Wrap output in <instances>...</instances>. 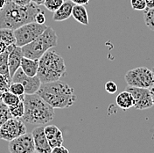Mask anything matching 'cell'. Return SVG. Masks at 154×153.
Listing matches in <instances>:
<instances>
[{
  "label": "cell",
  "instance_id": "32",
  "mask_svg": "<svg viewBox=\"0 0 154 153\" xmlns=\"http://www.w3.org/2000/svg\"><path fill=\"white\" fill-rule=\"evenodd\" d=\"M51 153H69V151L63 145H60V146H58L55 148H53Z\"/></svg>",
  "mask_w": 154,
  "mask_h": 153
},
{
  "label": "cell",
  "instance_id": "36",
  "mask_svg": "<svg viewBox=\"0 0 154 153\" xmlns=\"http://www.w3.org/2000/svg\"><path fill=\"white\" fill-rule=\"evenodd\" d=\"M6 49H7V46L5 43H3V42L0 41V54H2L3 52H5Z\"/></svg>",
  "mask_w": 154,
  "mask_h": 153
},
{
  "label": "cell",
  "instance_id": "21",
  "mask_svg": "<svg viewBox=\"0 0 154 153\" xmlns=\"http://www.w3.org/2000/svg\"><path fill=\"white\" fill-rule=\"evenodd\" d=\"M9 109L13 118L22 119V117L25 115V104H24V101L21 100L17 105L9 106Z\"/></svg>",
  "mask_w": 154,
  "mask_h": 153
},
{
  "label": "cell",
  "instance_id": "8",
  "mask_svg": "<svg viewBox=\"0 0 154 153\" xmlns=\"http://www.w3.org/2000/svg\"><path fill=\"white\" fill-rule=\"evenodd\" d=\"M26 133L27 132L25 122L21 119L12 117L0 128V139L11 142Z\"/></svg>",
  "mask_w": 154,
  "mask_h": 153
},
{
  "label": "cell",
  "instance_id": "10",
  "mask_svg": "<svg viewBox=\"0 0 154 153\" xmlns=\"http://www.w3.org/2000/svg\"><path fill=\"white\" fill-rule=\"evenodd\" d=\"M126 90L129 91L134 97L135 101H136V105L134 107L136 109L145 110V109L151 108L153 106L150 89L128 86Z\"/></svg>",
  "mask_w": 154,
  "mask_h": 153
},
{
  "label": "cell",
  "instance_id": "25",
  "mask_svg": "<svg viewBox=\"0 0 154 153\" xmlns=\"http://www.w3.org/2000/svg\"><path fill=\"white\" fill-rule=\"evenodd\" d=\"M10 92L16 94V95L21 96L25 95L26 94V90H25V87L24 86L21 84V83H19V82H12L11 84V86H10Z\"/></svg>",
  "mask_w": 154,
  "mask_h": 153
},
{
  "label": "cell",
  "instance_id": "24",
  "mask_svg": "<svg viewBox=\"0 0 154 153\" xmlns=\"http://www.w3.org/2000/svg\"><path fill=\"white\" fill-rule=\"evenodd\" d=\"M64 3V0H46L44 3V6L50 11H56Z\"/></svg>",
  "mask_w": 154,
  "mask_h": 153
},
{
  "label": "cell",
  "instance_id": "6",
  "mask_svg": "<svg viewBox=\"0 0 154 153\" xmlns=\"http://www.w3.org/2000/svg\"><path fill=\"white\" fill-rule=\"evenodd\" d=\"M127 85L139 88L151 89L154 86V73L147 67H137L130 70L125 74Z\"/></svg>",
  "mask_w": 154,
  "mask_h": 153
},
{
  "label": "cell",
  "instance_id": "39",
  "mask_svg": "<svg viewBox=\"0 0 154 153\" xmlns=\"http://www.w3.org/2000/svg\"><path fill=\"white\" fill-rule=\"evenodd\" d=\"M151 94H152V102H153V106H154V86L152 87L151 89Z\"/></svg>",
  "mask_w": 154,
  "mask_h": 153
},
{
  "label": "cell",
  "instance_id": "42",
  "mask_svg": "<svg viewBox=\"0 0 154 153\" xmlns=\"http://www.w3.org/2000/svg\"><path fill=\"white\" fill-rule=\"evenodd\" d=\"M34 153H38V152H37V151H35V152H34Z\"/></svg>",
  "mask_w": 154,
  "mask_h": 153
},
{
  "label": "cell",
  "instance_id": "2",
  "mask_svg": "<svg viewBox=\"0 0 154 153\" xmlns=\"http://www.w3.org/2000/svg\"><path fill=\"white\" fill-rule=\"evenodd\" d=\"M37 93L54 108L59 109L70 107L76 100L75 89L60 80L42 83Z\"/></svg>",
  "mask_w": 154,
  "mask_h": 153
},
{
  "label": "cell",
  "instance_id": "33",
  "mask_svg": "<svg viewBox=\"0 0 154 153\" xmlns=\"http://www.w3.org/2000/svg\"><path fill=\"white\" fill-rule=\"evenodd\" d=\"M10 1H12L19 5H27L32 2V0H10Z\"/></svg>",
  "mask_w": 154,
  "mask_h": 153
},
{
  "label": "cell",
  "instance_id": "40",
  "mask_svg": "<svg viewBox=\"0 0 154 153\" xmlns=\"http://www.w3.org/2000/svg\"><path fill=\"white\" fill-rule=\"evenodd\" d=\"M2 94H3V92L0 91V103L2 102Z\"/></svg>",
  "mask_w": 154,
  "mask_h": 153
},
{
  "label": "cell",
  "instance_id": "13",
  "mask_svg": "<svg viewBox=\"0 0 154 153\" xmlns=\"http://www.w3.org/2000/svg\"><path fill=\"white\" fill-rule=\"evenodd\" d=\"M9 49V69H10V74L12 78V76H14V74L16 73V71L19 70L21 66V61L22 58L24 57L23 54V50L21 47L17 46L16 44L11 45L9 47H7Z\"/></svg>",
  "mask_w": 154,
  "mask_h": 153
},
{
  "label": "cell",
  "instance_id": "16",
  "mask_svg": "<svg viewBox=\"0 0 154 153\" xmlns=\"http://www.w3.org/2000/svg\"><path fill=\"white\" fill-rule=\"evenodd\" d=\"M39 64V59H32V58L23 57L21 61L20 68L22 70L30 76H37Z\"/></svg>",
  "mask_w": 154,
  "mask_h": 153
},
{
  "label": "cell",
  "instance_id": "19",
  "mask_svg": "<svg viewBox=\"0 0 154 153\" xmlns=\"http://www.w3.org/2000/svg\"><path fill=\"white\" fill-rule=\"evenodd\" d=\"M9 49L7 48L5 52L0 54V73L11 78L9 69Z\"/></svg>",
  "mask_w": 154,
  "mask_h": 153
},
{
  "label": "cell",
  "instance_id": "17",
  "mask_svg": "<svg viewBox=\"0 0 154 153\" xmlns=\"http://www.w3.org/2000/svg\"><path fill=\"white\" fill-rule=\"evenodd\" d=\"M72 17L82 25L88 26V14L86 7L82 5H75Z\"/></svg>",
  "mask_w": 154,
  "mask_h": 153
},
{
  "label": "cell",
  "instance_id": "34",
  "mask_svg": "<svg viewBox=\"0 0 154 153\" xmlns=\"http://www.w3.org/2000/svg\"><path fill=\"white\" fill-rule=\"evenodd\" d=\"M75 5H87L90 0H71Z\"/></svg>",
  "mask_w": 154,
  "mask_h": 153
},
{
  "label": "cell",
  "instance_id": "1",
  "mask_svg": "<svg viewBox=\"0 0 154 153\" xmlns=\"http://www.w3.org/2000/svg\"><path fill=\"white\" fill-rule=\"evenodd\" d=\"M42 10L31 3L27 5H19L7 0L5 7L0 11V28L16 30L31 22H35V17Z\"/></svg>",
  "mask_w": 154,
  "mask_h": 153
},
{
  "label": "cell",
  "instance_id": "30",
  "mask_svg": "<svg viewBox=\"0 0 154 153\" xmlns=\"http://www.w3.org/2000/svg\"><path fill=\"white\" fill-rule=\"evenodd\" d=\"M117 89H118L117 85L113 81H108L105 84V91L108 93H110V94L116 93L117 92Z\"/></svg>",
  "mask_w": 154,
  "mask_h": 153
},
{
  "label": "cell",
  "instance_id": "31",
  "mask_svg": "<svg viewBox=\"0 0 154 153\" xmlns=\"http://www.w3.org/2000/svg\"><path fill=\"white\" fill-rule=\"evenodd\" d=\"M35 22L38 24H45L46 23V15L43 11H39L35 17Z\"/></svg>",
  "mask_w": 154,
  "mask_h": 153
},
{
  "label": "cell",
  "instance_id": "37",
  "mask_svg": "<svg viewBox=\"0 0 154 153\" xmlns=\"http://www.w3.org/2000/svg\"><path fill=\"white\" fill-rule=\"evenodd\" d=\"M45 1H46V0H32V3H34L35 5H37L39 6V5H44Z\"/></svg>",
  "mask_w": 154,
  "mask_h": 153
},
{
  "label": "cell",
  "instance_id": "14",
  "mask_svg": "<svg viewBox=\"0 0 154 153\" xmlns=\"http://www.w3.org/2000/svg\"><path fill=\"white\" fill-rule=\"evenodd\" d=\"M75 4L71 0H67L63 3V5L59 9L54 12L53 19L54 21H64L68 19L72 16Z\"/></svg>",
  "mask_w": 154,
  "mask_h": 153
},
{
  "label": "cell",
  "instance_id": "26",
  "mask_svg": "<svg viewBox=\"0 0 154 153\" xmlns=\"http://www.w3.org/2000/svg\"><path fill=\"white\" fill-rule=\"evenodd\" d=\"M12 83V79L9 78L7 76L0 73V91L5 93V92H9L11 84Z\"/></svg>",
  "mask_w": 154,
  "mask_h": 153
},
{
  "label": "cell",
  "instance_id": "9",
  "mask_svg": "<svg viewBox=\"0 0 154 153\" xmlns=\"http://www.w3.org/2000/svg\"><path fill=\"white\" fill-rule=\"evenodd\" d=\"M10 153H34L36 151L32 133H26L9 142Z\"/></svg>",
  "mask_w": 154,
  "mask_h": 153
},
{
  "label": "cell",
  "instance_id": "38",
  "mask_svg": "<svg viewBox=\"0 0 154 153\" xmlns=\"http://www.w3.org/2000/svg\"><path fill=\"white\" fill-rule=\"evenodd\" d=\"M6 2H7V0H0V11L5 7Z\"/></svg>",
  "mask_w": 154,
  "mask_h": 153
},
{
  "label": "cell",
  "instance_id": "5",
  "mask_svg": "<svg viewBox=\"0 0 154 153\" xmlns=\"http://www.w3.org/2000/svg\"><path fill=\"white\" fill-rule=\"evenodd\" d=\"M58 36L56 32L50 27L44 31L38 38L27 45L22 47L24 57L32 59H39L50 48L56 47Z\"/></svg>",
  "mask_w": 154,
  "mask_h": 153
},
{
  "label": "cell",
  "instance_id": "23",
  "mask_svg": "<svg viewBox=\"0 0 154 153\" xmlns=\"http://www.w3.org/2000/svg\"><path fill=\"white\" fill-rule=\"evenodd\" d=\"M144 19L146 27L154 31V8L144 10Z\"/></svg>",
  "mask_w": 154,
  "mask_h": 153
},
{
  "label": "cell",
  "instance_id": "11",
  "mask_svg": "<svg viewBox=\"0 0 154 153\" xmlns=\"http://www.w3.org/2000/svg\"><path fill=\"white\" fill-rule=\"evenodd\" d=\"M12 82L21 83L26 90V94H33L37 93L39 87L41 86V81L38 76H27L21 68L16 71L14 76H12Z\"/></svg>",
  "mask_w": 154,
  "mask_h": 153
},
{
  "label": "cell",
  "instance_id": "29",
  "mask_svg": "<svg viewBox=\"0 0 154 153\" xmlns=\"http://www.w3.org/2000/svg\"><path fill=\"white\" fill-rule=\"evenodd\" d=\"M131 5L135 11H144L146 10L145 0H131Z\"/></svg>",
  "mask_w": 154,
  "mask_h": 153
},
{
  "label": "cell",
  "instance_id": "27",
  "mask_svg": "<svg viewBox=\"0 0 154 153\" xmlns=\"http://www.w3.org/2000/svg\"><path fill=\"white\" fill-rule=\"evenodd\" d=\"M63 142H64L63 134H62V132H61L60 130L57 134L55 135L51 140H49V144H50L52 148H55V147H58V146L62 145V144H63Z\"/></svg>",
  "mask_w": 154,
  "mask_h": 153
},
{
  "label": "cell",
  "instance_id": "12",
  "mask_svg": "<svg viewBox=\"0 0 154 153\" xmlns=\"http://www.w3.org/2000/svg\"><path fill=\"white\" fill-rule=\"evenodd\" d=\"M36 151L38 153H51L53 148L48 142V137L45 134V127L38 126L35 128L32 132Z\"/></svg>",
  "mask_w": 154,
  "mask_h": 153
},
{
  "label": "cell",
  "instance_id": "20",
  "mask_svg": "<svg viewBox=\"0 0 154 153\" xmlns=\"http://www.w3.org/2000/svg\"><path fill=\"white\" fill-rule=\"evenodd\" d=\"M21 97L16 95L11 92H5L2 94V102L5 103L8 106H12L17 105L21 101Z\"/></svg>",
  "mask_w": 154,
  "mask_h": 153
},
{
  "label": "cell",
  "instance_id": "41",
  "mask_svg": "<svg viewBox=\"0 0 154 153\" xmlns=\"http://www.w3.org/2000/svg\"><path fill=\"white\" fill-rule=\"evenodd\" d=\"M152 71H153V73H154V68H153V69H152Z\"/></svg>",
  "mask_w": 154,
  "mask_h": 153
},
{
  "label": "cell",
  "instance_id": "3",
  "mask_svg": "<svg viewBox=\"0 0 154 153\" xmlns=\"http://www.w3.org/2000/svg\"><path fill=\"white\" fill-rule=\"evenodd\" d=\"M25 104V115L22 120L32 125H46L54 118V108L38 93L21 96Z\"/></svg>",
  "mask_w": 154,
  "mask_h": 153
},
{
  "label": "cell",
  "instance_id": "18",
  "mask_svg": "<svg viewBox=\"0 0 154 153\" xmlns=\"http://www.w3.org/2000/svg\"><path fill=\"white\" fill-rule=\"evenodd\" d=\"M0 41L7 47L16 44V37L14 30L9 28H0Z\"/></svg>",
  "mask_w": 154,
  "mask_h": 153
},
{
  "label": "cell",
  "instance_id": "22",
  "mask_svg": "<svg viewBox=\"0 0 154 153\" xmlns=\"http://www.w3.org/2000/svg\"><path fill=\"white\" fill-rule=\"evenodd\" d=\"M11 118H12V115L10 112L9 106L1 102L0 103V128Z\"/></svg>",
  "mask_w": 154,
  "mask_h": 153
},
{
  "label": "cell",
  "instance_id": "28",
  "mask_svg": "<svg viewBox=\"0 0 154 153\" xmlns=\"http://www.w3.org/2000/svg\"><path fill=\"white\" fill-rule=\"evenodd\" d=\"M60 130V129L55 125H48V126H46L45 127V134L48 137V142H49V140H51L55 135L57 134Z\"/></svg>",
  "mask_w": 154,
  "mask_h": 153
},
{
  "label": "cell",
  "instance_id": "35",
  "mask_svg": "<svg viewBox=\"0 0 154 153\" xmlns=\"http://www.w3.org/2000/svg\"><path fill=\"white\" fill-rule=\"evenodd\" d=\"M146 2V9L154 8V0H145Z\"/></svg>",
  "mask_w": 154,
  "mask_h": 153
},
{
  "label": "cell",
  "instance_id": "15",
  "mask_svg": "<svg viewBox=\"0 0 154 153\" xmlns=\"http://www.w3.org/2000/svg\"><path fill=\"white\" fill-rule=\"evenodd\" d=\"M116 105L118 106L123 110H128L132 107H134L136 105V101L133 95L127 90L120 93L116 96Z\"/></svg>",
  "mask_w": 154,
  "mask_h": 153
},
{
  "label": "cell",
  "instance_id": "4",
  "mask_svg": "<svg viewBox=\"0 0 154 153\" xmlns=\"http://www.w3.org/2000/svg\"><path fill=\"white\" fill-rule=\"evenodd\" d=\"M66 65L64 59L54 50H48L39 58L37 76L41 83L59 81L66 75Z\"/></svg>",
  "mask_w": 154,
  "mask_h": 153
},
{
  "label": "cell",
  "instance_id": "7",
  "mask_svg": "<svg viewBox=\"0 0 154 153\" xmlns=\"http://www.w3.org/2000/svg\"><path fill=\"white\" fill-rule=\"evenodd\" d=\"M47 28L48 27L45 24H38L37 22H31L20 27L14 30L16 45L21 48L27 45L38 38Z\"/></svg>",
  "mask_w": 154,
  "mask_h": 153
}]
</instances>
